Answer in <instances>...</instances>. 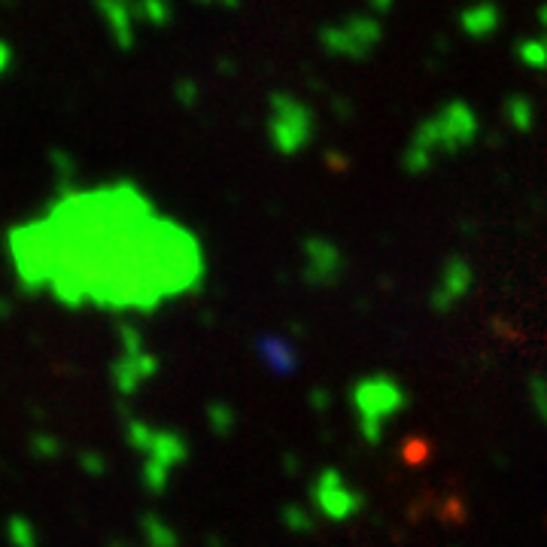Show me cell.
Wrapping results in <instances>:
<instances>
[{"instance_id":"7c38bea8","label":"cell","mask_w":547,"mask_h":547,"mask_svg":"<svg viewBox=\"0 0 547 547\" xmlns=\"http://www.w3.org/2000/svg\"><path fill=\"white\" fill-rule=\"evenodd\" d=\"M538 22H542V28H544V43H547V4L542 6V13H538Z\"/></svg>"},{"instance_id":"8992f818","label":"cell","mask_w":547,"mask_h":547,"mask_svg":"<svg viewBox=\"0 0 547 547\" xmlns=\"http://www.w3.org/2000/svg\"><path fill=\"white\" fill-rule=\"evenodd\" d=\"M311 134V116L304 107L298 104H286L283 107V125H277V144L280 149H286V153H295L298 146L308 140Z\"/></svg>"},{"instance_id":"6da1fadb","label":"cell","mask_w":547,"mask_h":547,"mask_svg":"<svg viewBox=\"0 0 547 547\" xmlns=\"http://www.w3.org/2000/svg\"><path fill=\"white\" fill-rule=\"evenodd\" d=\"M477 116L466 101H450L441 110L420 122L413 128V137L404 149V171L408 173H426L435 164L438 155H456L466 146L475 144L477 137Z\"/></svg>"},{"instance_id":"7a4b0ae2","label":"cell","mask_w":547,"mask_h":547,"mask_svg":"<svg viewBox=\"0 0 547 547\" xmlns=\"http://www.w3.org/2000/svg\"><path fill=\"white\" fill-rule=\"evenodd\" d=\"M408 404H411L408 389L395 377L377 375V377H365L353 386V408L359 413L362 435L368 438L371 444L380 441L386 422L399 417Z\"/></svg>"},{"instance_id":"3957f363","label":"cell","mask_w":547,"mask_h":547,"mask_svg":"<svg viewBox=\"0 0 547 547\" xmlns=\"http://www.w3.org/2000/svg\"><path fill=\"white\" fill-rule=\"evenodd\" d=\"M380 37H384V28L375 15H350L344 24L326 31V46L335 55H347V58H368L377 49Z\"/></svg>"},{"instance_id":"9c48e42d","label":"cell","mask_w":547,"mask_h":547,"mask_svg":"<svg viewBox=\"0 0 547 547\" xmlns=\"http://www.w3.org/2000/svg\"><path fill=\"white\" fill-rule=\"evenodd\" d=\"M262 356L268 362V368L274 371H292L295 368V350L289 344H280L277 338H264L262 341Z\"/></svg>"},{"instance_id":"277c9868","label":"cell","mask_w":547,"mask_h":547,"mask_svg":"<svg viewBox=\"0 0 547 547\" xmlns=\"http://www.w3.org/2000/svg\"><path fill=\"white\" fill-rule=\"evenodd\" d=\"M317 496H320L322 511H326L329 517H335V520L353 517V514H359L362 505H365L362 496L353 493L350 487L344 484V477L338 475V471H326V475L320 477Z\"/></svg>"},{"instance_id":"5b68a950","label":"cell","mask_w":547,"mask_h":547,"mask_svg":"<svg viewBox=\"0 0 547 547\" xmlns=\"http://www.w3.org/2000/svg\"><path fill=\"white\" fill-rule=\"evenodd\" d=\"M471 289V268L466 259H459V255H453V259L444 262L441 268V280H438V289L432 295V304L438 311H447L453 308L456 301H459L462 295H466Z\"/></svg>"},{"instance_id":"8fae6325","label":"cell","mask_w":547,"mask_h":547,"mask_svg":"<svg viewBox=\"0 0 547 547\" xmlns=\"http://www.w3.org/2000/svg\"><path fill=\"white\" fill-rule=\"evenodd\" d=\"M371 10L375 13H389V6H393V0H368Z\"/></svg>"},{"instance_id":"ba28073f","label":"cell","mask_w":547,"mask_h":547,"mask_svg":"<svg viewBox=\"0 0 547 547\" xmlns=\"http://www.w3.org/2000/svg\"><path fill=\"white\" fill-rule=\"evenodd\" d=\"M505 119L511 122V128L517 131H529L535 125V104L524 95H514L505 101Z\"/></svg>"},{"instance_id":"52a82bcc","label":"cell","mask_w":547,"mask_h":547,"mask_svg":"<svg viewBox=\"0 0 547 547\" xmlns=\"http://www.w3.org/2000/svg\"><path fill=\"white\" fill-rule=\"evenodd\" d=\"M459 24H462V31H466L471 40L493 37L496 28H499V6L487 4V0H480V4H471V6H466V10H462Z\"/></svg>"},{"instance_id":"30bf717a","label":"cell","mask_w":547,"mask_h":547,"mask_svg":"<svg viewBox=\"0 0 547 547\" xmlns=\"http://www.w3.org/2000/svg\"><path fill=\"white\" fill-rule=\"evenodd\" d=\"M517 55L529 70H547V43L542 37L524 40V43L517 46Z\"/></svg>"}]
</instances>
